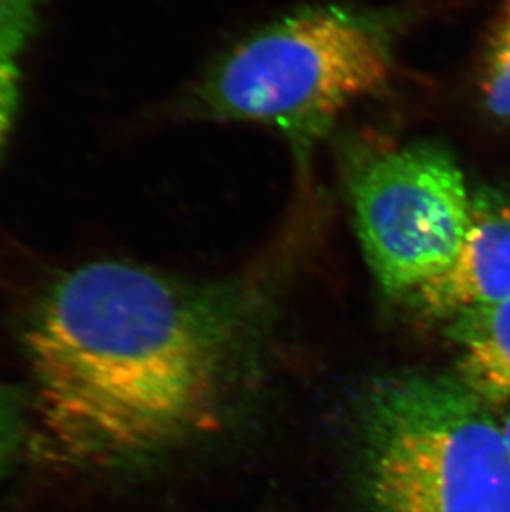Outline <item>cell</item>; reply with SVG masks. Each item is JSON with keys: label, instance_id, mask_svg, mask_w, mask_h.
<instances>
[{"label": "cell", "instance_id": "obj_1", "mask_svg": "<svg viewBox=\"0 0 510 512\" xmlns=\"http://www.w3.org/2000/svg\"><path fill=\"white\" fill-rule=\"evenodd\" d=\"M246 289L196 285L125 261L77 267L25 327L35 413L55 455L118 466L219 423Z\"/></svg>", "mask_w": 510, "mask_h": 512}, {"label": "cell", "instance_id": "obj_2", "mask_svg": "<svg viewBox=\"0 0 510 512\" xmlns=\"http://www.w3.org/2000/svg\"><path fill=\"white\" fill-rule=\"evenodd\" d=\"M400 15L312 5L234 45L194 87V115L255 121L289 138L300 161L360 98L390 80Z\"/></svg>", "mask_w": 510, "mask_h": 512}, {"label": "cell", "instance_id": "obj_3", "mask_svg": "<svg viewBox=\"0 0 510 512\" xmlns=\"http://www.w3.org/2000/svg\"><path fill=\"white\" fill-rule=\"evenodd\" d=\"M373 512H510V448L458 377L406 373L366 408Z\"/></svg>", "mask_w": 510, "mask_h": 512}, {"label": "cell", "instance_id": "obj_4", "mask_svg": "<svg viewBox=\"0 0 510 512\" xmlns=\"http://www.w3.org/2000/svg\"><path fill=\"white\" fill-rule=\"evenodd\" d=\"M347 186L366 261L386 294L408 297L458 257L472 196L443 146L358 151L348 156Z\"/></svg>", "mask_w": 510, "mask_h": 512}, {"label": "cell", "instance_id": "obj_5", "mask_svg": "<svg viewBox=\"0 0 510 512\" xmlns=\"http://www.w3.org/2000/svg\"><path fill=\"white\" fill-rule=\"evenodd\" d=\"M510 297V198L496 189L472 194L471 223L453 264L406 299L423 314L451 319L462 310Z\"/></svg>", "mask_w": 510, "mask_h": 512}, {"label": "cell", "instance_id": "obj_6", "mask_svg": "<svg viewBox=\"0 0 510 512\" xmlns=\"http://www.w3.org/2000/svg\"><path fill=\"white\" fill-rule=\"evenodd\" d=\"M448 330L459 348V380L489 406L509 401L510 297L462 310Z\"/></svg>", "mask_w": 510, "mask_h": 512}, {"label": "cell", "instance_id": "obj_7", "mask_svg": "<svg viewBox=\"0 0 510 512\" xmlns=\"http://www.w3.org/2000/svg\"><path fill=\"white\" fill-rule=\"evenodd\" d=\"M45 0H0V151L19 108L22 62Z\"/></svg>", "mask_w": 510, "mask_h": 512}, {"label": "cell", "instance_id": "obj_8", "mask_svg": "<svg viewBox=\"0 0 510 512\" xmlns=\"http://www.w3.org/2000/svg\"><path fill=\"white\" fill-rule=\"evenodd\" d=\"M482 95L492 115L510 120V24L506 20L497 29L487 50Z\"/></svg>", "mask_w": 510, "mask_h": 512}, {"label": "cell", "instance_id": "obj_9", "mask_svg": "<svg viewBox=\"0 0 510 512\" xmlns=\"http://www.w3.org/2000/svg\"><path fill=\"white\" fill-rule=\"evenodd\" d=\"M24 428L22 398L15 390L0 383V478L19 451Z\"/></svg>", "mask_w": 510, "mask_h": 512}, {"label": "cell", "instance_id": "obj_10", "mask_svg": "<svg viewBox=\"0 0 510 512\" xmlns=\"http://www.w3.org/2000/svg\"><path fill=\"white\" fill-rule=\"evenodd\" d=\"M502 428H504V435H506L507 445L510 448V410L507 413L506 420L502 421Z\"/></svg>", "mask_w": 510, "mask_h": 512}, {"label": "cell", "instance_id": "obj_11", "mask_svg": "<svg viewBox=\"0 0 510 512\" xmlns=\"http://www.w3.org/2000/svg\"><path fill=\"white\" fill-rule=\"evenodd\" d=\"M506 20H509L510 22V0H509V7H507V17Z\"/></svg>", "mask_w": 510, "mask_h": 512}, {"label": "cell", "instance_id": "obj_12", "mask_svg": "<svg viewBox=\"0 0 510 512\" xmlns=\"http://www.w3.org/2000/svg\"><path fill=\"white\" fill-rule=\"evenodd\" d=\"M507 24H510L509 20H506Z\"/></svg>", "mask_w": 510, "mask_h": 512}]
</instances>
